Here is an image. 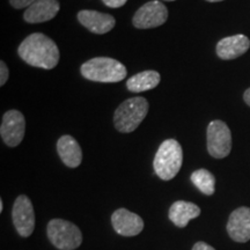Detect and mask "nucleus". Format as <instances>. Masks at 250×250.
I'll use <instances>...</instances> for the list:
<instances>
[{
    "label": "nucleus",
    "mask_w": 250,
    "mask_h": 250,
    "mask_svg": "<svg viewBox=\"0 0 250 250\" xmlns=\"http://www.w3.org/2000/svg\"><path fill=\"white\" fill-rule=\"evenodd\" d=\"M23 62L34 67L51 70L59 62V49L56 43L44 34L34 33L23 40L18 49Z\"/></svg>",
    "instance_id": "nucleus-1"
},
{
    "label": "nucleus",
    "mask_w": 250,
    "mask_h": 250,
    "mask_svg": "<svg viewBox=\"0 0 250 250\" xmlns=\"http://www.w3.org/2000/svg\"><path fill=\"white\" fill-rule=\"evenodd\" d=\"M81 74L96 83H120L126 77V68L121 62L109 57H96L81 65Z\"/></svg>",
    "instance_id": "nucleus-2"
},
{
    "label": "nucleus",
    "mask_w": 250,
    "mask_h": 250,
    "mask_svg": "<svg viewBox=\"0 0 250 250\" xmlns=\"http://www.w3.org/2000/svg\"><path fill=\"white\" fill-rule=\"evenodd\" d=\"M183 162V151L180 143L167 139L161 144L156 152L153 167L155 174L164 181H170L179 173Z\"/></svg>",
    "instance_id": "nucleus-3"
},
{
    "label": "nucleus",
    "mask_w": 250,
    "mask_h": 250,
    "mask_svg": "<svg viewBox=\"0 0 250 250\" xmlns=\"http://www.w3.org/2000/svg\"><path fill=\"white\" fill-rule=\"evenodd\" d=\"M147 112L148 102L146 99L138 96L126 100L115 111V127L123 133L132 132L145 120Z\"/></svg>",
    "instance_id": "nucleus-4"
},
{
    "label": "nucleus",
    "mask_w": 250,
    "mask_h": 250,
    "mask_svg": "<svg viewBox=\"0 0 250 250\" xmlns=\"http://www.w3.org/2000/svg\"><path fill=\"white\" fill-rule=\"evenodd\" d=\"M50 242L57 249L74 250L83 243V234L77 225L62 219H52L46 227Z\"/></svg>",
    "instance_id": "nucleus-5"
},
{
    "label": "nucleus",
    "mask_w": 250,
    "mask_h": 250,
    "mask_svg": "<svg viewBox=\"0 0 250 250\" xmlns=\"http://www.w3.org/2000/svg\"><path fill=\"white\" fill-rule=\"evenodd\" d=\"M208 151L215 159H224L232 151V133L223 121H212L208 126Z\"/></svg>",
    "instance_id": "nucleus-6"
},
{
    "label": "nucleus",
    "mask_w": 250,
    "mask_h": 250,
    "mask_svg": "<svg viewBox=\"0 0 250 250\" xmlns=\"http://www.w3.org/2000/svg\"><path fill=\"white\" fill-rule=\"evenodd\" d=\"M168 19V9L161 1L153 0L143 5L133 15V26L138 29L160 27Z\"/></svg>",
    "instance_id": "nucleus-7"
},
{
    "label": "nucleus",
    "mask_w": 250,
    "mask_h": 250,
    "mask_svg": "<svg viewBox=\"0 0 250 250\" xmlns=\"http://www.w3.org/2000/svg\"><path fill=\"white\" fill-rule=\"evenodd\" d=\"M12 219L19 235L28 237L33 234L35 229V212L33 203L26 195H20L15 199Z\"/></svg>",
    "instance_id": "nucleus-8"
},
{
    "label": "nucleus",
    "mask_w": 250,
    "mask_h": 250,
    "mask_svg": "<svg viewBox=\"0 0 250 250\" xmlns=\"http://www.w3.org/2000/svg\"><path fill=\"white\" fill-rule=\"evenodd\" d=\"M26 131V121L18 110H8L2 116L0 136L2 142L9 147H17L23 140Z\"/></svg>",
    "instance_id": "nucleus-9"
},
{
    "label": "nucleus",
    "mask_w": 250,
    "mask_h": 250,
    "mask_svg": "<svg viewBox=\"0 0 250 250\" xmlns=\"http://www.w3.org/2000/svg\"><path fill=\"white\" fill-rule=\"evenodd\" d=\"M227 233L235 242L246 243L250 240V208L247 206L234 210L227 223Z\"/></svg>",
    "instance_id": "nucleus-10"
},
{
    "label": "nucleus",
    "mask_w": 250,
    "mask_h": 250,
    "mask_svg": "<svg viewBox=\"0 0 250 250\" xmlns=\"http://www.w3.org/2000/svg\"><path fill=\"white\" fill-rule=\"evenodd\" d=\"M111 224L122 236H136L144 229V220L126 208H118L111 215Z\"/></svg>",
    "instance_id": "nucleus-11"
},
{
    "label": "nucleus",
    "mask_w": 250,
    "mask_h": 250,
    "mask_svg": "<svg viewBox=\"0 0 250 250\" xmlns=\"http://www.w3.org/2000/svg\"><path fill=\"white\" fill-rule=\"evenodd\" d=\"M78 20L83 27L98 35L109 33L116 24V21L112 15L101 13L98 11H89V9L80 11L78 13Z\"/></svg>",
    "instance_id": "nucleus-12"
},
{
    "label": "nucleus",
    "mask_w": 250,
    "mask_h": 250,
    "mask_svg": "<svg viewBox=\"0 0 250 250\" xmlns=\"http://www.w3.org/2000/svg\"><path fill=\"white\" fill-rule=\"evenodd\" d=\"M250 48V40L246 35L228 36L220 40L217 44V55L223 61H232L245 55Z\"/></svg>",
    "instance_id": "nucleus-13"
},
{
    "label": "nucleus",
    "mask_w": 250,
    "mask_h": 250,
    "mask_svg": "<svg viewBox=\"0 0 250 250\" xmlns=\"http://www.w3.org/2000/svg\"><path fill=\"white\" fill-rule=\"evenodd\" d=\"M61 8L58 0H37L26 9L23 14L28 23H42L52 20Z\"/></svg>",
    "instance_id": "nucleus-14"
},
{
    "label": "nucleus",
    "mask_w": 250,
    "mask_h": 250,
    "mask_svg": "<svg viewBox=\"0 0 250 250\" xmlns=\"http://www.w3.org/2000/svg\"><path fill=\"white\" fill-rule=\"evenodd\" d=\"M57 151L62 161L70 168H77L83 161V151L79 143L72 136H62L57 143Z\"/></svg>",
    "instance_id": "nucleus-15"
},
{
    "label": "nucleus",
    "mask_w": 250,
    "mask_h": 250,
    "mask_svg": "<svg viewBox=\"0 0 250 250\" xmlns=\"http://www.w3.org/2000/svg\"><path fill=\"white\" fill-rule=\"evenodd\" d=\"M168 215L175 226L183 228L189 224L190 220L201 215V208L193 203L177 201L170 206Z\"/></svg>",
    "instance_id": "nucleus-16"
},
{
    "label": "nucleus",
    "mask_w": 250,
    "mask_h": 250,
    "mask_svg": "<svg viewBox=\"0 0 250 250\" xmlns=\"http://www.w3.org/2000/svg\"><path fill=\"white\" fill-rule=\"evenodd\" d=\"M160 74L156 71H144L134 74L126 81V88L130 92L142 93L155 88L160 83Z\"/></svg>",
    "instance_id": "nucleus-17"
},
{
    "label": "nucleus",
    "mask_w": 250,
    "mask_h": 250,
    "mask_svg": "<svg viewBox=\"0 0 250 250\" xmlns=\"http://www.w3.org/2000/svg\"><path fill=\"white\" fill-rule=\"evenodd\" d=\"M191 182L199 191L206 196H212L215 191V177L208 169H198L191 174Z\"/></svg>",
    "instance_id": "nucleus-18"
},
{
    "label": "nucleus",
    "mask_w": 250,
    "mask_h": 250,
    "mask_svg": "<svg viewBox=\"0 0 250 250\" xmlns=\"http://www.w3.org/2000/svg\"><path fill=\"white\" fill-rule=\"evenodd\" d=\"M37 0H9V2H11V5L13 6L14 8L17 9H21V8H24V7H29L34 4V2H36Z\"/></svg>",
    "instance_id": "nucleus-19"
},
{
    "label": "nucleus",
    "mask_w": 250,
    "mask_h": 250,
    "mask_svg": "<svg viewBox=\"0 0 250 250\" xmlns=\"http://www.w3.org/2000/svg\"><path fill=\"white\" fill-rule=\"evenodd\" d=\"M9 77V71L5 62H0V86H4L7 83Z\"/></svg>",
    "instance_id": "nucleus-20"
},
{
    "label": "nucleus",
    "mask_w": 250,
    "mask_h": 250,
    "mask_svg": "<svg viewBox=\"0 0 250 250\" xmlns=\"http://www.w3.org/2000/svg\"><path fill=\"white\" fill-rule=\"evenodd\" d=\"M102 1L104 2V5H107L108 7L118 8L126 4L127 0H102Z\"/></svg>",
    "instance_id": "nucleus-21"
},
{
    "label": "nucleus",
    "mask_w": 250,
    "mask_h": 250,
    "mask_svg": "<svg viewBox=\"0 0 250 250\" xmlns=\"http://www.w3.org/2000/svg\"><path fill=\"white\" fill-rule=\"evenodd\" d=\"M192 250H215L213 247L208 245L206 242H203V241H199L195 243V246L192 247Z\"/></svg>",
    "instance_id": "nucleus-22"
},
{
    "label": "nucleus",
    "mask_w": 250,
    "mask_h": 250,
    "mask_svg": "<svg viewBox=\"0 0 250 250\" xmlns=\"http://www.w3.org/2000/svg\"><path fill=\"white\" fill-rule=\"evenodd\" d=\"M243 100H245V102L250 107V88L247 89L245 94H243Z\"/></svg>",
    "instance_id": "nucleus-23"
},
{
    "label": "nucleus",
    "mask_w": 250,
    "mask_h": 250,
    "mask_svg": "<svg viewBox=\"0 0 250 250\" xmlns=\"http://www.w3.org/2000/svg\"><path fill=\"white\" fill-rule=\"evenodd\" d=\"M4 210V202H2V199H0V212H2Z\"/></svg>",
    "instance_id": "nucleus-24"
},
{
    "label": "nucleus",
    "mask_w": 250,
    "mask_h": 250,
    "mask_svg": "<svg viewBox=\"0 0 250 250\" xmlns=\"http://www.w3.org/2000/svg\"><path fill=\"white\" fill-rule=\"evenodd\" d=\"M208 2H219V1H223V0H206Z\"/></svg>",
    "instance_id": "nucleus-25"
},
{
    "label": "nucleus",
    "mask_w": 250,
    "mask_h": 250,
    "mask_svg": "<svg viewBox=\"0 0 250 250\" xmlns=\"http://www.w3.org/2000/svg\"><path fill=\"white\" fill-rule=\"evenodd\" d=\"M165 1H174V0H165Z\"/></svg>",
    "instance_id": "nucleus-26"
}]
</instances>
